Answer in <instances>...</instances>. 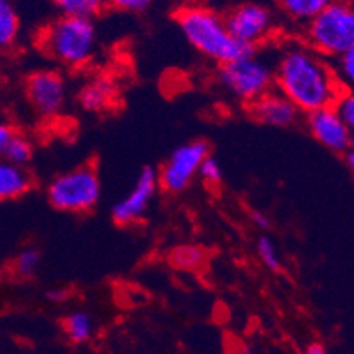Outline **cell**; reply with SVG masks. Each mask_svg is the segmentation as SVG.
<instances>
[{"mask_svg": "<svg viewBox=\"0 0 354 354\" xmlns=\"http://www.w3.org/2000/svg\"><path fill=\"white\" fill-rule=\"evenodd\" d=\"M273 88L307 115L333 106L344 86L328 59L307 44H291L273 66Z\"/></svg>", "mask_w": 354, "mask_h": 354, "instance_id": "6da1fadb", "label": "cell"}, {"mask_svg": "<svg viewBox=\"0 0 354 354\" xmlns=\"http://www.w3.org/2000/svg\"><path fill=\"white\" fill-rule=\"evenodd\" d=\"M175 20L187 43L203 57H207L218 66L233 62L256 51L254 48L238 43L227 30L224 16L208 6H183L176 11Z\"/></svg>", "mask_w": 354, "mask_h": 354, "instance_id": "7a4b0ae2", "label": "cell"}, {"mask_svg": "<svg viewBox=\"0 0 354 354\" xmlns=\"http://www.w3.org/2000/svg\"><path fill=\"white\" fill-rule=\"evenodd\" d=\"M37 43L57 64L80 69L92 62L97 51V28L94 20L59 16L41 30Z\"/></svg>", "mask_w": 354, "mask_h": 354, "instance_id": "3957f363", "label": "cell"}, {"mask_svg": "<svg viewBox=\"0 0 354 354\" xmlns=\"http://www.w3.org/2000/svg\"><path fill=\"white\" fill-rule=\"evenodd\" d=\"M307 46L324 59H337L354 50V9L347 0H335L333 4L305 24Z\"/></svg>", "mask_w": 354, "mask_h": 354, "instance_id": "277c9868", "label": "cell"}, {"mask_svg": "<svg viewBox=\"0 0 354 354\" xmlns=\"http://www.w3.org/2000/svg\"><path fill=\"white\" fill-rule=\"evenodd\" d=\"M102 185L97 169L90 164L73 167L55 176L46 189L48 203L66 214H88L97 207Z\"/></svg>", "mask_w": 354, "mask_h": 354, "instance_id": "5b68a950", "label": "cell"}, {"mask_svg": "<svg viewBox=\"0 0 354 354\" xmlns=\"http://www.w3.org/2000/svg\"><path fill=\"white\" fill-rule=\"evenodd\" d=\"M218 83L238 101L250 104L273 90V64L252 51L218 69Z\"/></svg>", "mask_w": 354, "mask_h": 354, "instance_id": "8992f818", "label": "cell"}, {"mask_svg": "<svg viewBox=\"0 0 354 354\" xmlns=\"http://www.w3.org/2000/svg\"><path fill=\"white\" fill-rule=\"evenodd\" d=\"M208 156H210V145L205 140H192L173 150L166 162L157 169L159 187L171 194L183 192L194 182L199 166Z\"/></svg>", "mask_w": 354, "mask_h": 354, "instance_id": "52a82bcc", "label": "cell"}, {"mask_svg": "<svg viewBox=\"0 0 354 354\" xmlns=\"http://www.w3.org/2000/svg\"><path fill=\"white\" fill-rule=\"evenodd\" d=\"M226 27L238 43L257 50L259 44L270 39L275 28L273 15L266 6L256 2H245L236 6L224 16Z\"/></svg>", "mask_w": 354, "mask_h": 354, "instance_id": "ba28073f", "label": "cell"}, {"mask_svg": "<svg viewBox=\"0 0 354 354\" xmlns=\"http://www.w3.org/2000/svg\"><path fill=\"white\" fill-rule=\"evenodd\" d=\"M25 97L35 113L53 118L62 113L67 102V82L55 69L34 71L25 82Z\"/></svg>", "mask_w": 354, "mask_h": 354, "instance_id": "9c48e42d", "label": "cell"}, {"mask_svg": "<svg viewBox=\"0 0 354 354\" xmlns=\"http://www.w3.org/2000/svg\"><path fill=\"white\" fill-rule=\"evenodd\" d=\"M159 189L157 180V169L153 167H143L138 175L134 187L129 191L125 198L117 201L111 208V217L118 226H133L136 222L143 221L145 215L150 210L153 198Z\"/></svg>", "mask_w": 354, "mask_h": 354, "instance_id": "30bf717a", "label": "cell"}, {"mask_svg": "<svg viewBox=\"0 0 354 354\" xmlns=\"http://www.w3.org/2000/svg\"><path fill=\"white\" fill-rule=\"evenodd\" d=\"M307 129L317 143L333 153L342 156L353 148V129L340 120L331 106L307 113Z\"/></svg>", "mask_w": 354, "mask_h": 354, "instance_id": "8fae6325", "label": "cell"}, {"mask_svg": "<svg viewBox=\"0 0 354 354\" xmlns=\"http://www.w3.org/2000/svg\"><path fill=\"white\" fill-rule=\"evenodd\" d=\"M249 106V113L257 124L268 125V127L288 129L298 124L301 113L295 104L279 94L275 88L261 95L259 99L252 101Z\"/></svg>", "mask_w": 354, "mask_h": 354, "instance_id": "7c38bea8", "label": "cell"}, {"mask_svg": "<svg viewBox=\"0 0 354 354\" xmlns=\"http://www.w3.org/2000/svg\"><path fill=\"white\" fill-rule=\"evenodd\" d=\"M118 97V88L109 78H95L86 83L78 94L80 106L88 113H102L113 106Z\"/></svg>", "mask_w": 354, "mask_h": 354, "instance_id": "4fadbf2b", "label": "cell"}, {"mask_svg": "<svg viewBox=\"0 0 354 354\" xmlns=\"http://www.w3.org/2000/svg\"><path fill=\"white\" fill-rule=\"evenodd\" d=\"M32 185L34 180L24 166H16L0 157V203L21 198Z\"/></svg>", "mask_w": 354, "mask_h": 354, "instance_id": "5bb4252c", "label": "cell"}, {"mask_svg": "<svg viewBox=\"0 0 354 354\" xmlns=\"http://www.w3.org/2000/svg\"><path fill=\"white\" fill-rule=\"evenodd\" d=\"M167 261H169V266L178 272L196 273L207 266L208 252L205 247L196 245V243H182L169 252Z\"/></svg>", "mask_w": 354, "mask_h": 354, "instance_id": "9a60e30c", "label": "cell"}, {"mask_svg": "<svg viewBox=\"0 0 354 354\" xmlns=\"http://www.w3.org/2000/svg\"><path fill=\"white\" fill-rule=\"evenodd\" d=\"M21 32L20 12L12 0H0V51L15 46Z\"/></svg>", "mask_w": 354, "mask_h": 354, "instance_id": "2e32d148", "label": "cell"}, {"mask_svg": "<svg viewBox=\"0 0 354 354\" xmlns=\"http://www.w3.org/2000/svg\"><path fill=\"white\" fill-rule=\"evenodd\" d=\"M279 9L296 24H308L335 0H275Z\"/></svg>", "mask_w": 354, "mask_h": 354, "instance_id": "e0dca14e", "label": "cell"}, {"mask_svg": "<svg viewBox=\"0 0 354 354\" xmlns=\"http://www.w3.org/2000/svg\"><path fill=\"white\" fill-rule=\"evenodd\" d=\"M51 4L59 9L60 16L71 18H86L94 20L108 8L106 0H51Z\"/></svg>", "mask_w": 354, "mask_h": 354, "instance_id": "ac0fdd59", "label": "cell"}, {"mask_svg": "<svg viewBox=\"0 0 354 354\" xmlns=\"http://www.w3.org/2000/svg\"><path fill=\"white\" fill-rule=\"evenodd\" d=\"M62 328L71 342L83 344L94 333V319L88 312L74 310L64 317Z\"/></svg>", "mask_w": 354, "mask_h": 354, "instance_id": "d6986e66", "label": "cell"}, {"mask_svg": "<svg viewBox=\"0 0 354 354\" xmlns=\"http://www.w3.org/2000/svg\"><path fill=\"white\" fill-rule=\"evenodd\" d=\"M34 157V143L30 141V138L25 136L21 133H16L11 136V140L8 141L4 150V156L2 159H6L8 162L16 164V166H27L28 162Z\"/></svg>", "mask_w": 354, "mask_h": 354, "instance_id": "ffe728a7", "label": "cell"}, {"mask_svg": "<svg viewBox=\"0 0 354 354\" xmlns=\"http://www.w3.org/2000/svg\"><path fill=\"white\" fill-rule=\"evenodd\" d=\"M41 266V254L39 250L34 249V247H28V249L21 250L18 256H16L15 263H12V268L15 273L20 279H34L35 273L39 272Z\"/></svg>", "mask_w": 354, "mask_h": 354, "instance_id": "44dd1931", "label": "cell"}, {"mask_svg": "<svg viewBox=\"0 0 354 354\" xmlns=\"http://www.w3.org/2000/svg\"><path fill=\"white\" fill-rule=\"evenodd\" d=\"M257 256L263 261V265L268 270H272V272H279V270H281V254H279L275 241L270 236H261L259 240H257Z\"/></svg>", "mask_w": 354, "mask_h": 354, "instance_id": "7402d4cb", "label": "cell"}, {"mask_svg": "<svg viewBox=\"0 0 354 354\" xmlns=\"http://www.w3.org/2000/svg\"><path fill=\"white\" fill-rule=\"evenodd\" d=\"M335 60V66L333 67V73L337 76V80L340 82V85L344 88H351L354 82V50L346 51L342 53L340 57H337Z\"/></svg>", "mask_w": 354, "mask_h": 354, "instance_id": "603a6c76", "label": "cell"}, {"mask_svg": "<svg viewBox=\"0 0 354 354\" xmlns=\"http://www.w3.org/2000/svg\"><path fill=\"white\" fill-rule=\"evenodd\" d=\"M331 108L335 109V113L339 115L340 120L347 125V127H354V95L351 88H344L342 94L337 97Z\"/></svg>", "mask_w": 354, "mask_h": 354, "instance_id": "cb8c5ba5", "label": "cell"}, {"mask_svg": "<svg viewBox=\"0 0 354 354\" xmlns=\"http://www.w3.org/2000/svg\"><path fill=\"white\" fill-rule=\"evenodd\" d=\"M198 175L201 176L203 182L207 183V185L215 187V185H218L222 182V167L215 157L208 156L207 159L203 160L201 166H199Z\"/></svg>", "mask_w": 354, "mask_h": 354, "instance_id": "d4e9b609", "label": "cell"}, {"mask_svg": "<svg viewBox=\"0 0 354 354\" xmlns=\"http://www.w3.org/2000/svg\"><path fill=\"white\" fill-rule=\"evenodd\" d=\"M153 2L156 0H106L109 8L125 12H143L148 8H152Z\"/></svg>", "mask_w": 354, "mask_h": 354, "instance_id": "484cf974", "label": "cell"}, {"mask_svg": "<svg viewBox=\"0 0 354 354\" xmlns=\"http://www.w3.org/2000/svg\"><path fill=\"white\" fill-rule=\"evenodd\" d=\"M250 221L254 222V226L259 227L263 231H268L272 227V221H270L268 215L265 212H259V210H252L250 212Z\"/></svg>", "mask_w": 354, "mask_h": 354, "instance_id": "4316f807", "label": "cell"}, {"mask_svg": "<svg viewBox=\"0 0 354 354\" xmlns=\"http://www.w3.org/2000/svg\"><path fill=\"white\" fill-rule=\"evenodd\" d=\"M15 134V129L12 125H9L8 122H0V157L4 156L6 145L11 140V136Z\"/></svg>", "mask_w": 354, "mask_h": 354, "instance_id": "83f0119b", "label": "cell"}, {"mask_svg": "<svg viewBox=\"0 0 354 354\" xmlns=\"http://www.w3.org/2000/svg\"><path fill=\"white\" fill-rule=\"evenodd\" d=\"M46 298L50 301H53V304H64V301L69 298V291L64 288H57V289H50V291L46 292Z\"/></svg>", "mask_w": 354, "mask_h": 354, "instance_id": "f1b7e54d", "label": "cell"}, {"mask_svg": "<svg viewBox=\"0 0 354 354\" xmlns=\"http://www.w3.org/2000/svg\"><path fill=\"white\" fill-rule=\"evenodd\" d=\"M305 354H328V353H326V349H324L323 344L312 342V344H308V347L305 349Z\"/></svg>", "mask_w": 354, "mask_h": 354, "instance_id": "f546056e", "label": "cell"}, {"mask_svg": "<svg viewBox=\"0 0 354 354\" xmlns=\"http://www.w3.org/2000/svg\"><path fill=\"white\" fill-rule=\"evenodd\" d=\"M342 157H344V160H346L347 167H349L351 171H353L354 169V150L353 148H351V150H347L346 153H342Z\"/></svg>", "mask_w": 354, "mask_h": 354, "instance_id": "4dcf8cb0", "label": "cell"}]
</instances>
